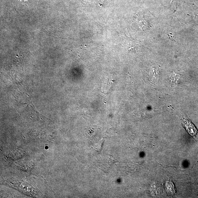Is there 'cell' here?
I'll use <instances>...</instances> for the list:
<instances>
[{"mask_svg": "<svg viewBox=\"0 0 198 198\" xmlns=\"http://www.w3.org/2000/svg\"><path fill=\"white\" fill-rule=\"evenodd\" d=\"M182 126L191 136L196 141L198 140V130L191 120L185 115L181 114L180 117Z\"/></svg>", "mask_w": 198, "mask_h": 198, "instance_id": "obj_1", "label": "cell"}, {"mask_svg": "<svg viewBox=\"0 0 198 198\" xmlns=\"http://www.w3.org/2000/svg\"><path fill=\"white\" fill-rule=\"evenodd\" d=\"M166 188L167 193L170 196H173L176 193V189L174 185L171 181H167L166 183Z\"/></svg>", "mask_w": 198, "mask_h": 198, "instance_id": "obj_2", "label": "cell"}, {"mask_svg": "<svg viewBox=\"0 0 198 198\" xmlns=\"http://www.w3.org/2000/svg\"><path fill=\"white\" fill-rule=\"evenodd\" d=\"M193 18L194 20L198 23V13H194L193 15Z\"/></svg>", "mask_w": 198, "mask_h": 198, "instance_id": "obj_3", "label": "cell"}, {"mask_svg": "<svg viewBox=\"0 0 198 198\" xmlns=\"http://www.w3.org/2000/svg\"><path fill=\"white\" fill-rule=\"evenodd\" d=\"M18 1L20 2H24L25 3H26V2H27L28 1V0H18Z\"/></svg>", "mask_w": 198, "mask_h": 198, "instance_id": "obj_4", "label": "cell"}]
</instances>
